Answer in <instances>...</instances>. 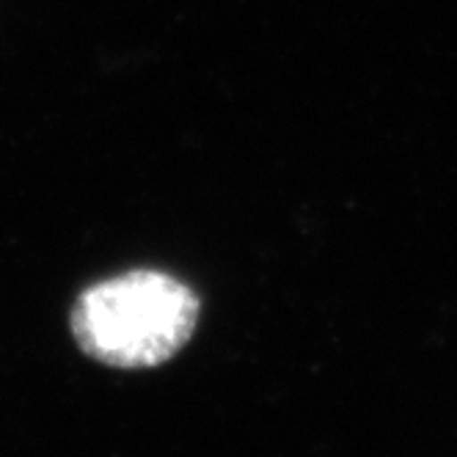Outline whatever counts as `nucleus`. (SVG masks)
I'll list each match as a JSON object with an SVG mask.
<instances>
[{
  "mask_svg": "<svg viewBox=\"0 0 457 457\" xmlns=\"http://www.w3.org/2000/svg\"><path fill=\"white\" fill-rule=\"evenodd\" d=\"M199 295L162 270H129L83 289L72 314L78 347L105 367L166 364L199 325Z\"/></svg>",
  "mask_w": 457,
  "mask_h": 457,
  "instance_id": "1",
  "label": "nucleus"
}]
</instances>
